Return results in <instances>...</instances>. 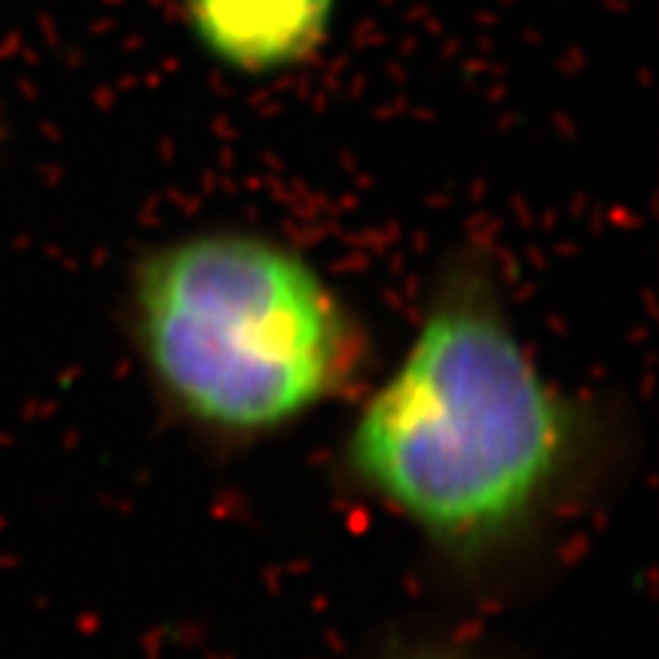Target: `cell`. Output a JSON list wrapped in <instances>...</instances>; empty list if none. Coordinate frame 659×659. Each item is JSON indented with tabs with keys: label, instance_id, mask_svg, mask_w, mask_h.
<instances>
[{
	"label": "cell",
	"instance_id": "6da1fadb",
	"mask_svg": "<svg viewBox=\"0 0 659 659\" xmlns=\"http://www.w3.org/2000/svg\"><path fill=\"white\" fill-rule=\"evenodd\" d=\"M565 400L498 299L452 281L345 440L348 473L425 537L489 547L537 513L571 455Z\"/></svg>",
	"mask_w": 659,
	"mask_h": 659
},
{
	"label": "cell",
	"instance_id": "7a4b0ae2",
	"mask_svg": "<svg viewBox=\"0 0 659 659\" xmlns=\"http://www.w3.org/2000/svg\"><path fill=\"white\" fill-rule=\"evenodd\" d=\"M135 327L174 406L223 434L309 415L364 357L361 327L321 272L242 232L156 251L135 278Z\"/></svg>",
	"mask_w": 659,
	"mask_h": 659
},
{
	"label": "cell",
	"instance_id": "3957f363",
	"mask_svg": "<svg viewBox=\"0 0 659 659\" xmlns=\"http://www.w3.org/2000/svg\"><path fill=\"white\" fill-rule=\"evenodd\" d=\"M199 40L242 71H275L309 55L333 13V0H187Z\"/></svg>",
	"mask_w": 659,
	"mask_h": 659
}]
</instances>
